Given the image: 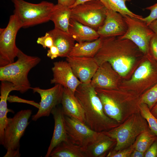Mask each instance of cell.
Returning <instances> with one entry per match:
<instances>
[{"label":"cell","instance_id":"cell-1","mask_svg":"<svg viewBox=\"0 0 157 157\" xmlns=\"http://www.w3.org/2000/svg\"><path fill=\"white\" fill-rule=\"evenodd\" d=\"M74 94L83 109L85 124L90 129L100 133L113 127V119L105 113L101 102L90 83L80 84Z\"/></svg>","mask_w":157,"mask_h":157},{"label":"cell","instance_id":"cell-2","mask_svg":"<svg viewBox=\"0 0 157 157\" xmlns=\"http://www.w3.org/2000/svg\"><path fill=\"white\" fill-rule=\"evenodd\" d=\"M17 60L7 65L0 67V80L12 83L16 89L21 93L31 89L28 78L30 70L40 61L37 56L26 54L19 49Z\"/></svg>","mask_w":157,"mask_h":157},{"label":"cell","instance_id":"cell-3","mask_svg":"<svg viewBox=\"0 0 157 157\" xmlns=\"http://www.w3.org/2000/svg\"><path fill=\"white\" fill-rule=\"evenodd\" d=\"M16 16L22 27L26 28L47 22L50 20L54 6L52 3L42 1L34 4L24 0H12Z\"/></svg>","mask_w":157,"mask_h":157},{"label":"cell","instance_id":"cell-4","mask_svg":"<svg viewBox=\"0 0 157 157\" xmlns=\"http://www.w3.org/2000/svg\"><path fill=\"white\" fill-rule=\"evenodd\" d=\"M32 111L30 109L22 110L12 118H8L4 130L3 146L7 150L4 157H19L20 140L29 124L28 119Z\"/></svg>","mask_w":157,"mask_h":157},{"label":"cell","instance_id":"cell-5","mask_svg":"<svg viewBox=\"0 0 157 157\" xmlns=\"http://www.w3.org/2000/svg\"><path fill=\"white\" fill-rule=\"evenodd\" d=\"M71 9L72 18L96 31L103 24L107 9L99 0L89 1Z\"/></svg>","mask_w":157,"mask_h":157},{"label":"cell","instance_id":"cell-6","mask_svg":"<svg viewBox=\"0 0 157 157\" xmlns=\"http://www.w3.org/2000/svg\"><path fill=\"white\" fill-rule=\"evenodd\" d=\"M22 26L14 14L10 17L8 24L0 29V66L14 62L19 50L16 44L17 33Z\"/></svg>","mask_w":157,"mask_h":157},{"label":"cell","instance_id":"cell-7","mask_svg":"<svg viewBox=\"0 0 157 157\" xmlns=\"http://www.w3.org/2000/svg\"><path fill=\"white\" fill-rule=\"evenodd\" d=\"M127 26L122 39H128L133 42L143 54L149 51L150 40L154 33L148 25L141 19L127 15H123Z\"/></svg>","mask_w":157,"mask_h":157},{"label":"cell","instance_id":"cell-8","mask_svg":"<svg viewBox=\"0 0 157 157\" xmlns=\"http://www.w3.org/2000/svg\"><path fill=\"white\" fill-rule=\"evenodd\" d=\"M145 131L144 124L137 117L133 116L120 126L104 133L116 140L115 149L117 151L130 145L137 135Z\"/></svg>","mask_w":157,"mask_h":157},{"label":"cell","instance_id":"cell-9","mask_svg":"<svg viewBox=\"0 0 157 157\" xmlns=\"http://www.w3.org/2000/svg\"><path fill=\"white\" fill-rule=\"evenodd\" d=\"M65 120L68 140L81 147L85 151L101 133L92 130L85 123L74 118L65 115Z\"/></svg>","mask_w":157,"mask_h":157},{"label":"cell","instance_id":"cell-10","mask_svg":"<svg viewBox=\"0 0 157 157\" xmlns=\"http://www.w3.org/2000/svg\"><path fill=\"white\" fill-rule=\"evenodd\" d=\"M31 89L33 93H38L41 97L38 110L32 116V119L33 121H36L42 117L49 116L52 109L61 103L63 87L61 85L56 84L47 89L39 87L31 88Z\"/></svg>","mask_w":157,"mask_h":157},{"label":"cell","instance_id":"cell-11","mask_svg":"<svg viewBox=\"0 0 157 157\" xmlns=\"http://www.w3.org/2000/svg\"><path fill=\"white\" fill-rule=\"evenodd\" d=\"M66 61L75 76L83 83H90L99 66L94 57L68 56Z\"/></svg>","mask_w":157,"mask_h":157},{"label":"cell","instance_id":"cell-12","mask_svg":"<svg viewBox=\"0 0 157 157\" xmlns=\"http://www.w3.org/2000/svg\"><path fill=\"white\" fill-rule=\"evenodd\" d=\"M127 30V24L123 16L118 12L107 9L104 24L97 31L99 38L104 39L122 36Z\"/></svg>","mask_w":157,"mask_h":157},{"label":"cell","instance_id":"cell-13","mask_svg":"<svg viewBox=\"0 0 157 157\" xmlns=\"http://www.w3.org/2000/svg\"><path fill=\"white\" fill-rule=\"evenodd\" d=\"M51 70L53 78L51 80V84L61 85L74 93L77 88L82 83L74 74L66 61L54 62Z\"/></svg>","mask_w":157,"mask_h":157},{"label":"cell","instance_id":"cell-14","mask_svg":"<svg viewBox=\"0 0 157 157\" xmlns=\"http://www.w3.org/2000/svg\"><path fill=\"white\" fill-rule=\"evenodd\" d=\"M114 70L108 62L100 65L93 76L90 83L95 89H112L117 85V78Z\"/></svg>","mask_w":157,"mask_h":157},{"label":"cell","instance_id":"cell-15","mask_svg":"<svg viewBox=\"0 0 157 157\" xmlns=\"http://www.w3.org/2000/svg\"><path fill=\"white\" fill-rule=\"evenodd\" d=\"M54 121V126L53 136L45 157H49L53 149L63 141L68 140L66 133L64 115L62 108L58 106L52 110Z\"/></svg>","mask_w":157,"mask_h":157},{"label":"cell","instance_id":"cell-16","mask_svg":"<svg viewBox=\"0 0 157 157\" xmlns=\"http://www.w3.org/2000/svg\"><path fill=\"white\" fill-rule=\"evenodd\" d=\"M65 115L75 118L85 123L83 109L74 93L69 89L63 87L61 103Z\"/></svg>","mask_w":157,"mask_h":157},{"label":"cell","instance_id":"cell-17","mask_svg":"<svg viewBox=\"0 0 157 157\" xmlns=\"http://www.w3.org/2000/svg\"><path fill=\"white\" fill-rule=\"evenodd\" d=\"M16 89L13 85L7 81H1L0 86V143L3 145L4 141V130L8 118L7 114L9 111L7 108V101L9 94Z\"/></svg>","mask_w":157,"mask_h":157},{"label":"cell","instance_id":"cell-18","mask_svg":"<svg viewBox=\"0 0 157 157\" xmlns=\"http://www.w3.org/2000/svg\"><path fill=\"white\" fill-rule=\"evenodd\" d=\"M68 31L73 39L78 42L93 41L99 38L97 31L71 18Z\"/></svg>","mask_w":157,"mask_h":157},{"label":"cell","instance_id":"cell-19","mask_svg":"<svg viewBox=\"0 0 157 157\" xmlns=\"http://www.w3.org/2000/svg\"><path fill=\"white\" fill-rule=\"evenodd\" d=\"M95 89L101 102L105 114L110 118L119 121L122 119L121 111L118 104L110 91L104 89Z\"/></svg>","mask_w":157,"mask_h":157},{"label":"cell","instance_id":"cell-20","mask_svg":"<svg viewBox=\"0 0 157 157\" xmlns=\"http://www.w3.org/2000/svg\"><path fill=\"white\" fill-rule=\"evenodd\" d=\"M48 32L52 37L53 45L58 49L59 57H67L74 47L75 40L69 33L54 28Z\"/></svg>","mask_w":157,"mask_h":157},{"label":"cell","instance_id":"cell-21","mask_svg":"<svg viewBox=\"0 0 157 157\" xmlns=\"http://www.w3.org/2000/svg\"><path fill=\"white\" fill-rule=\"evenodd\" d=\"M71 17V9L57 3L53 8L50 20L53 22L55 28L69 33Z\"/></svg>","mask_w":157,"mask_h":157},{"label":"cell","instance_id":"cell-22","mask_svg":"<svg viewBox=\"0 0 157 157\" xmlns=\"http://www.w3.org/2000/svg\"><path fill=\"white\" fill-rule=\"evenodd\" d=\"M103 41V39L99 38L93 41L76 43L69 56L94 58L101 48Z\"/></svg>","mask_w":157,"mask_h":157},{"label":"cell","instance_id":"cell-23","mask_svg":"<svg viewBox=\"0 0 157 157\" xmlns=\"http://www.w3.org/2000/svg\"><path fill=\"white\" fill-rule=\"evenodd\" d=\"M113 139L101 132L96 139L85 151L87 157L102 156L113 145Z\"/></svg>","mask_w":157,"mask_h":157},{"label":"cell","instance_id":"cell-24","mask_svg":"<svg viewBox=\"0 0 157 157\" xmlns=\"http://www.w3.org/2000/svg\"><path fill=\"white\" fill-rule=\"evenodd\" d=\"M51 157H87L84 150L69 140L57 145L51 152Z\"/></svg>","mask_w":157,"mask_h":157},{"label":"cell","instance_id":"cell-25","mask_svg":"<svg viewBox=\"0 0 157 157\" xmlns=\"http://www.w3.org/2000/svg\"><path fill=\"white\" fill-rule=\"evenodd\" d=\"M108 10L118 12L122 15H127L140 19L142 15H137L131 11L127 7L126 2L131 0H99Z\"/></svg>","mask_w":157,"mask_h":157},{"label":"cell","instance_id":"cell-26","mask_svg":"<svg viewBox=\"0 0 157 157\" xmlns=\"http://www.w3.org/2000/svg\"><path fill=\"white\" fill-rule=\"evenodd\" d=\"M153 68L149 61L145 60L136 69L129 81L130 83H134L144 80L152 74Z\"/></svg>","mask_w":157,"mask_h":157},{"label":"cell","instance_id":"cell-27","mask_svg":"<svg viewBox=\"0 0 157 157\" xmlns=\"http://www.w3.org/2000/svg\"><path fill=\"white\" fill-rule=\"evenodd\" d=\"M154 137L146 130L140 134L135 145L136 150L144 153L154 141Z\"/></svg>","mask_w":157,"mask_h":157},{"label":"cell","instance_id":"cell-28","mask_svg":"<svg viewBox=\"0 0 157 157\" xmlns=\"http://www.w3.org/2000/svg\"><path fill=\"white\" fill-rule=\"evenodd\" d=\"M140 108L142 116L147 120L151 130L157 136V119L150 112L146 104L142 103Z\"/></svg>","mask_w":157,"mask_h":157},{"label":"cell","instance_id":"cell-29","mask_svg":"<svg viewBox=\"0 0 157 157\" xmlns=\"http://www.w3.org/2000/svg\"><path fill=\"white\" fill-rule=\"evenodd\" d=\"M142 103L151 108L157 101V84L147 92L142 97Z\"/></svg>","mask_w":157,"mask_h":157},{"label":"cell","instance_id":"cell-30","mask_svg":"<svg viewBox=\"0 0 157 157\" xmlns=\"http://www.w3.org/2000/svg\"><path fill=\"white\" fill-rule=\"evenodd\" d=\"M38 44L41 45L43 48H50L53 45V41L51 35L48 32L44 35L39 37L37 40Z\"/></svg>","mask_w":157,"mask_h":157},{"label":"cell","instance_id":"cell-31","mask_svg":"<svg viewBox=\"0 0 157 157\" xmlns=\"http://www.w3.org/2000/svg\"><path fill=\"white\" fill-rule=\"evenodd\" d=\"M145 9L149 10L150 13L147 17H143L140 19L148 25L152 21L157 19V3L146 8Z\"/></svg>","mask_w":157,"mask_h":157},{"label":"cell","instance_id":"cell-32","mask_svg":"<svg viewBox=\"0 0 157 157\" xmlns=\"http://www.w3.org/2000/svg\"><path fill=\"white\" fill-rule=\"evenodd\" d=\"M149 49L154 57L157 60V36L155 34L150 40Z\"/></svg>","mask_w":157,"mask_h":157},{"label":"cell","instance_id":"cell-33","mask_svg":"<svg viewBox=\"0 0 157 157\" xmlns=\"http://www.w3.org/2000/svg\"><path fill=\"white\" fill-rule=\"evenodd\" d=\"M132 149H129L124 150L121 152L115 153L114 152L110 153L107 155V157H129L131 154Z\"/></svg>","mask_w":157,"mask_h":157},{"label":"cell","instance_id":"cell-34","mask_svg":"<svg viewBox=\"0 0 157 157\" xmlns=\"http://www.w3.org/2000/svg\"><path fill=\"white\" fill-rule=\"evenodd\" d=\"M47 51V56L51 59L59 57L60 53L58 48L55 45L51 47Z\"/></svg>","mask_w":157,"mask_h":157},{"label":"cell","instance_id":"cell-35","mask_svg":"<svg viewBox=\"0 0 157 157\" xmlns=\"http://www.w3.org/2000/svg\"><path fill=\"white\" fill-rule=\"evenodd\" d=\"M157 156V142H155L149 148L144 157H155Z\"/></svg>","mask_w":157,"mask_h":157},{"label":"cell","instance_id":"cell-36","mask_svg":"<svg viewBox=\"0 0 157 157\" xmlns=\"http://www.w3.org/2000/svg\"><path fill=\"white\" fill-rule=\"evenodd\" d=\"M76 0H58V4L71 8Z\"/></svg>","mask_w":157,"mask_h":157},{"label":"cell","instance_id":"cell-37","mask_svg":"<svg viewBox=\"0 0 157 157\" xmlns=\"http://www.w3.org/2000/svg\"><path fill=\"white\" fill-rule=\"evenodd\" d=\"M148 26L157 36V19L152 21Z\"/></svg>","mask_w":157,"mask_h":157},{"label":"cell","instance_id":"cell-38","mask_svg":"<svg viewBox=\"0 0 157 157\" xmlns=\"http://www.w3.org/2000/svg\"><path fill=\"white\" fill-rule=\"evenodd\" d=\"M144 153L136 150L133 151L131 155L132 157H142L144 156Z\"/></svg>","mask_w":157,"mask_h":157},{"label":"cell","instance_id":"cell-39","mask_svg":"<svg viewBox=\"0 0 157 157\" xmlns=\"http://www.w3.org/2000/svg\"><path fill=\"white\" fill-rule=\"evenodd\" d=\"M93 0H76L75 3L72 7L71 8H72L77 5L83 3L85 2Z\"/></svg>","mask_w":157,"mask_h":157},{"label":"cell","instance_id":"cell-40","mask_svg":"<svg viewBox=\"0 0 157 157\" xmlns=\"http://www.w3.org/2000/svg\"><path fill=\"white\" fill-rule=\"evenodd\" d=\"M151 113L155 116H157V104L153 108Z\"/></svg>","mask_w":157,"mask_h":157}]
</instances>
